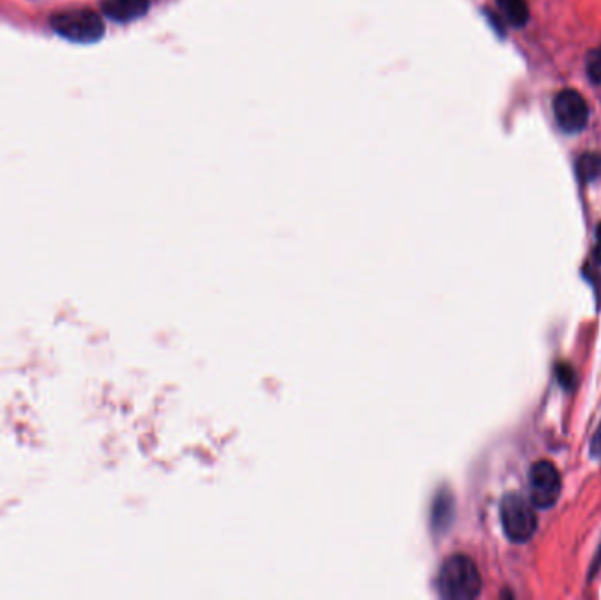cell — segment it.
Returning <instances> with one entry per match:
<instances>
[{
	"label": "cell",
	"mask_w": 601,
	"mask_h": 600,
	"mask_svg": "<svg viewBox=\"0 0 601 600\" xmlns=\"http://www.w3.org/2000/svg\"><path fill=\"white\" fill-rule=\"evenodd\" d=\"M501 14L515 27H524L529 20V5L526 0H496Z\"/></svg>",
	"instance_id": "7"
},
{
	"label": "cell",
	"mask_w": 601,
	"mask_h": 600,
	"mask_svg": "<svg viewBox=\"0 0 601 600\" xmlns=\"http://www.w3.org/2000/svg\"><path fill=\"white\" fill-rule=\"evenodd\" d=\"M591 452L593 456H600L601 454V425L597 430V434L593 436V442H591Z\"/></svg>",
	"instance_id": "10"
},
{
	"label": "cell",
	"mask_w": 601,
	"mask_h": 600,
	"mask_svg": "<svg viewBox=\"0 0 601 600\" xmlns=\"http://www.w3.org/2000/svg\"><path fill=\"white\" fill-rule=\"evenodd\" d=\"M577 169L579 174L586 180L591 182L595 178H598L601 173V157L597 154H584L579 163H577Z\"/></svg>",
	"instance_id": "8"
},
{
	"label": "cell",
	"mask_w": 601,
	"mask_h": 600,
	"mask_svg": "<svg viewBox=\"0 0 601 600\" xmlns=\"http://www.w3.org/2000/svg\"><path fill=\"white\" fill-rule=\"evenodd\" d=\"M50 25L56 36L78 45L97 43L104 36L102 18L89 7H71L53 13Z\"/></svg>",
	"instance_id": "2"
},
{
	"label": "cell",
	"mask_w": 601,
	"mask_h": 600,
	"mask_svg": "<svg viewBox=\"0 0 601 600\" xmlns=\"http://www.w3.org/2000/svg\"><path fill=\"white\" fill-rule=\"evenodd\" d=\"M595 258L601 265V224L597 229V243H595Z\"/></svg>",
	"instance_id": "11"
},
{
	"label": "cell",
	"mask_w": 601,
	"mask_h": 600,
	"mask_svg": "<svg viewBox=\"0 0 601 600\" xmlns=\"http://www.w3.org/2000/svg\"><path fill=\"white\" fill-rule=\"evenodd\" d=\"M501 525L504 536L512 543H528L538 527L533 503L519 493H508L500 507Z\"/></svg>",
	"instance_id": "3"
},
{
	"label": "cell",
	"mask_w": 601,
	"mask_h": 600,
	"mask_svg": "<svg viewBox=\"0 0 601 600\" xmlns=\"http://www.w3.org/2000/svg\"><path fill=\"white\" fill-rule=\"evenodd\" d=\"M151 0H100L102 13L116 23H131L150 11Z\"/></svg>",
	"instance_id": "6"
},
{
	"label": "cell",
	"mask_w": 601,
	"mask_h": 600,
	"mask_svg": "<svg viewBox=\"0 0 601 600\" xmlns=\"http://www.w3.org/2000/svg\"><path fill=\"white\" fill-rule=\"evenodd\" d=\"M554 116L561 131L573 134L584 131V127L588 125L589 109L579 92L566 89L559 92L554 99Z\"/></svg>",
	"instance_id": "5"
},
{
	"label": "cell",
	"mask_w": 601,
	"mask_h": 600,
	"mask_svg": "<svg viewBox=\"0 0 601 600\" xmlns=\"http://www.w3.org/2000/svg\"><path fill=\"white\" fill-rule=\"evenodd\" d=\"M531 503L540 509L552 507L561 494V474L549 460L537 461L529 470Z\"/></svg>",
	"instance_id": "4"
},
{
	"label": "cell",
	"mask_w": 601,
	"mask_h": 600,
	"mask_svg": "<svg viewBox=\"0 0 601 600\" xmlns=\"http://www.w3.org/2000/svg\"><path fill=\"white\" fill-rule=\"evenodd\" d=\"M438 588L444 599L471 600L482 592V576L477 563L466 554H453L445 560L438 576Z\"/></svg>",
	"instance_id": "1"
},
{
	"label": "cell",
	"mask_w": 601,
	"mask_h": 600,
	"mask_svg": "<svg viewBox=\"0 0 601 600\" xmlns=\"http://www.w3.org/2000/svg\"><path fill=\"white\" fill-rule=\"evenodd\" d=\"M588 76L593 83H601V48L591 52L588 56Z\"/></svg>",
	"instance_id": "9"
}]
</instances>
